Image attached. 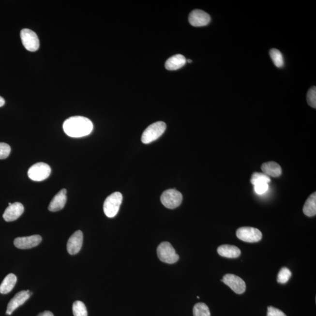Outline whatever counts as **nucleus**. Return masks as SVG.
Returning <instances> with one entry per match:
<instances>
[{
  "label": "nucleus",
  "instance_id": "obj_28",
  "mask_svg": "<svg viewBox=\"0 0 316 316\" xmlns=\"http://www.w3.org/2000/svg\"><path fill=\"white\" fill-rule=\"evenodd\" d=\"M267 316H286L281 310L272 306L268 307Z\"/></svg>",
  "mask_w": 316,
  "mask_h": 316
},
{
  "label": "nucleus",
  "instance_id": "obj_26",
  "mask_svg": "<svg viewBox=\"0 0 316 316\" xmlns=\"http://www.w3.org/2000/svg\"><path fill=\"white\" fill-rule=\"evenodd\" d=\"M307 102L308 105L313 108H316V88L315 86L309 89L307 94Z\"/></svg>",
  "mask_w": 316,
  "mask_h": 316
},
{
  "label": "nucleus",
  "instance_id": "obj_10",
  "mask_svg": "<svg viewBox=\"0 0 316 316\" xmlns=\"http://www.w3.org/2000/svg\"><path fill=\"white\" fill-rule=\"evenodd\" d=\"M237 294H242L246 289L245 282L241 278L233 274H226L222 280Z\"/></svg>",
  "mask_w": 316,
  "mask_h": 316
},
{
  "label": "nucleus",
  "instance_id": "obj_14",
  "mask_svg": "<svg viewBox=\"0 0 316 316\" xmlns=\"http://www.w3.org/2000/svg\"><path fill=\"white\" fill-rule=\"evenodd\" d=\"M83 241V234L82 231L78 230L75 231L70 237L67 243V250L71 255H75L79 253L82 248Z\"/></svg>",
  "mask_w": 316,
  "mask_h": 316
},
{
  "label": "nucleus",
  "instance_id": "obj_11",
  "mask_svg": "<svg viewBox=\"0 0 316 316\" xmlns=\"http://www.w3.org/2000/svg\"><path fill=\"white\" fill-rule=\"evenodd\" d=\"M32 293H30L29 290H22L15 295L8 303L6 311L7 315H12L15 310L18 308L19 306L23 305L25 302H26L30 296H31Z\"/></svg>",
  "mask_w": 316,
  "mask_h": 316
},
{
  "label": "nucleus",
  "instance_id": "obj_31",
  "mask_svg": "<svg viewBox=\"0 0 316 316\" xmlns=\"http://www.w3.org/2000/svg\"><path fill=\"white\" fill-rule=\"evenodd\" d=\"M186 61H188L189 63H191L192 61V60H186Z\"/></svg>",
  "mask_w": 316,
  "mask_h": 316
},
{
  "label": "nucleus",
  "instance_id": "obj_15",
  "mask_svg": "<svg viewBox=\"0 0 316 316\" xmlns=\"http://www.w3.org/2000/svg\"><path fill=\"white\" fill-rule=\"evenodd\" d=\"M24 211V206L21 203L15 202L11 204L5 209L3 214L4 219L7 222L17 220Z\"/></svg>",
  "mask_w": 316,
  "mask_h": 316
},
{
  "label": "nucleus",
  "instance_id": "obj_19",
  "mask_svg": "<svg viewBox=\"0 0 316 316\" xmlns=\"http://www.w3.org/2000/svg\"><path fill=\"white\" fill-rule=\"evenodd\" d=\"M261 169L263 173L269 177L278 178L282 175L281 166L275 162H268L262 164Z\"/></svg>",
  "mask_w": 316,
  "mask_h": 316
},
{
  "label": "nucleus",
  "instance_id": "obj_2",
  "mask_svg": "<svg viewBox=\"0 0 316 316\" xmlns=\"http://www.w3.org/2000/svg\"><path fill=\"white\" fill-rule=\"evenodd\" d=\"M166 125L162 121H158L152 124L144 131L141 137V141L144 144H148L156 140L166 130Z\"/></svg>",
  "mask_w": 316,
  "mask_h": 316
},
{
  "label": "nucleus",
  "instance_id": "obj_17",
  "mask_svg": "<svg viewBox=\"0 0 316 316\" xmlns=\"http://www.w3.org/2000/svg\"><path fill=\"white\" fill-rule=\"evenodd\" d=\"M217 253L220 256L228 258H236L241 255V251L236 246L223 245L217 249Z\"/></svg>",
  "mask_w": 316,
  "mask_h": 316
},
{
  "label": "nucleus",
  "instance_id": "obj_18",
  "mask_svg": "<svg viewBox=\"0 0 316 316\" xmlns=\"http://www.w3.org/2000/svg\"><path fill=\"white\" fill-rule=\"evenodd\" d=\"M186 59L182 55L177 54L170 57L166 61V68L168 71H176L185 65Z\"/></svg>",
  "mask_w": 316,
  "mask_h": 316
},
{
  "label": "nucleus",
  "instance_id": "obj_21",
  "mask_svg": "<svg viewBox=\"0 0 316 316\" xmlns=\"http://www.w3.org/2000/svg\"><path fill=\"white\" fill-rule=\"evenodd\" d=\"M303 211L306 216L308 217L315 216L316 214V194L310 196L304 204Z\"/></svg>",
  "mask_w": 316,
  "mask_h": 316
},
{
  "label": "nucleus",
  "instance_id": "obj_29",
  "mask_svg": "<svg viewBox=\"0 0 316 316\" xmlns=\"http://www.w3.org/2000/svg\"><path fill=\"white\" fill-rule=\"evenodd\" d=\"M37 316H54L52 312L49 311H45L40 313Z\"/></svg>",
  "mask_w": 316,
  "mask_h": 316
},
{
  "label": "nucleus",
  "instance_id": "obj_13",
  "mask_svg": "<svg viewBox=\"0 0 316 316\" xmlns=\"http://www.w3.org/2000/svg\"><path fill=\"white\" fill-rule=\"evenodd\" d=\"M42 242L40 235H33L29 237H18L15 240L14 244L15 247L21 250H27L38 246Z\"/></svg>",
  "mask_w": 316,
  "mask_h": 316
},
{
  "label": "nucleus",
  "instance_id": "obj_5",
  "mask_svg": "<svg viewBox=\"0 0 316 316\" xmlns=\"http://www.w3.org/2000/svg\"><path fill=\"white\" fill-rule=\"evenodd\" d=\"M51 173V169L48 165L44 162H38L33 165L28 171V175L33 181H40L46 180Z\"/></svg>",
  "mask_w": 316,
  "mask_h": 316
},
{
  "label": "nucleus",
  "instance_id": "obj_4",
  "mask_svg": "<svg viewBox=\"0 0 316 316\" xmlns=\"http://www.w3.org/2000/svg\"><path fill=\"white\" fill-rule=\"evenodd\" d=\"M157 255L162 262L169 264H175L180 259L174 248L168 242H163L159 244L157 248Z\"/></svg>",
  "mask_w": 316,
  "mask_h": 316
},
{
  "label": "nucleus",
  "instance_id": "obj_6",
  "mask_svg": "<svg viewBox=\"0 0 316 316\" xmlns=\"http://www.w3.org/2000/svg\"><path fill=\"white\" fill-rule=\"evenodd\" d=\"M182 195L175 189L166 190L163 192L161 197L162 205L169 209L178 208L182 202Z\"/></svg>",
  "mask_w": 316,
  "mask_h": 316
},
{
  "label": "nucleus",
  "instance_id": "obj_1",
  "mask_svg": "<svg viewBox=\"0 0 316 316\" xmlns=\"http://www.w3.org/2000/svg\"><path fill=\"white\" fill-rule=\"evenodd\" d=\"M63 128L69 136L80 138L89 135L93 131V123L88 118L82 116L70 117L63 123Z\"/></svg>",
  "mask_w": 316,
  "mask_h": 316
},
{
  "label": "nucleus",
  "instance_id": "obj_3",
  "mask_svg": "<svg viewBox=\"0 0 316 316\" xmlns=\"http://www.w3.org/2000/svg\"><path fill=\"white\" fill-rule=\"evenodd\" d=\"M122 201V195L121 193L114 192L106 198L103 209L105 216L113 218L116 216L121 206Z\"/></svg>",
  "mask_w": 316,
  "mask_h": 316
},
{
  "label": "nucleus",
  "instance_id": "obj_8",
  "mask_svg": "<svg viewBox=\"0 0 316 316\" xmlns=\"http://www.w3.org/2000/svg\"><path fill=\"white\" fill-rule=\"evenodd\" d=\"M21 39L25 48L30 52H35L40 47V41L33 30L23 29L21 31Z\"/></svg>",
  "mask_w": 316,
  "mask_h": 316
},
{
  "label": "nucleus",
  "instance_id": "obj_22",
  "mask_svg": "<svg viewBox=\"0 0 316 316\" xmlns=\"http://www.w3.org/2000/svg\"><path fill=\"white\" fill-rule=\"evenodd\" d=\"M270 57L274 64L279 68H282L284 65L283 56L281 52L277 49H271L270 52Z\"/></svg>",
  "mask_w": 316,
  "mask_h": 316
},
{
  "label": "nucleus",
  "instance_id": "obj_23",
  "mask_svg": "<svg viewBox=\"0 0 316 316\" xmlns=\"http://www.w3.org/2000/svg\"><path fill=\"white\" fill-rule=\"evenodd\" d=\"M72 310L74 316H88V310L82 301H75L73 304Z\"/></svg>",
  "mask_w": 316,
  "mask_h": 316
},
{
  "label": "nucleus",
  "instance_id": "obj_32",
  "mask_svg": "<svg viewBox=\"0 0 316 316\" xmlns=\"http://www.w3.org/2000/svg\"><path fill=\"white\" fill-rule=\"evenodd\" d=\"M8 205H9V206H10V205H11V203H8Z\"/></svg>",
  "mask_w": 316,
  "mask_h": 316
},
{
  "label": "nucleus",
  "instance_id": "obj_9",
  "mask_svg": "<svg viewBox=\"0 0 316 316\" xmlns=\"http://www.w3.org/2000/svg\"><path fill=\"white\" fill-rule=\"evenodd\" d=\"M271 179L269 176L264 173H254L252 176L251 182L253 184L254 190L257 194L261 195L264 194L269 188L268 183H270Z\"/></svg>",
  "mask_w": 316,
  "mask_h": 316
},
{
  "label": "nucleus",
  "instance_id": "obj_7",
  "mask_svg": "<svg viewBox=\"0 0 316 316\" xmlns=\"http://www.w3.org/2000/svg\"><path fill=\"white\" fill-rule=\"evenodd\" d=\"M236 234L238 239L250 243L258 242L262 237L261 231L250 226H244L238 229Z\"/></svg>",
  "mask_w": 316,
  "mask_h": 316
},
{
  "label": "nucleus",
  "instance_id": "obj_16",
  "mask_svg": "<svg viewBox=\"0 0 316 316\" xmlns=\"http://www.w3.org/2000/svg\"><path fill=\"white\" fill-rule=\"evenodd\" d=\"M66 194L67 191L65 189H61L60 192L58 193L49 204V211L56 212L60 211L63 209L67 201Z\"/></svg>",
  "mask_w": 316,
  "mask_h": 316
},
{
  "label": "nucleus",
  "instance_id": "obj_25",
  "mask_svg": "<svg viewBox=\"0 0 316 316\" xmlns=\"http://www.w3.org/2000/svg\"><path fill=\"white\" fill-rule=\"evenodd\" d=\"M291 275V271L288 269V268L286 267L282 268L280 271H279L277 281L280 284H286L289 280Z\"/></svg>",
  "mask_w": 316,
  "mask_h": 316
},
{
  "label": "nucleus",
  "instance_id": "obj_20",
  "mask_svg": "<svg viewBox=\"0 0 316 316\" xmlns=\"http://www.w3.org/2000/svg\"><path fill=\"white\" fill-rule=\"evenodd\" d=\"M16 282H17V278L15 274H8L0 285V293L4 295L10 293L15 287Z\"/></svg>",
  "mask_w": 316,
  "mask_h": 316
},
{
  "label": "nucleus",
  "instance_id": "obj_12",
  "mask_svg": "<svg viewBox=\"0 0 316 316\" xmlns=\"http://www.w3.org/2000/svg\"><path fill=\"white\" fill-rule=\"evenodd\" d=\"M211 19L209 14L200 10L192 11L189 16L190 24L196 27L206 26L210 23Z\"/></svg>",
  "mask_w": 316,
  "mask_h": 316
},
{
  "label": "nucleus",
  "instance_id": "obj_27",
  "mask_svg": "<svg viewBox=\"0 0 316 316\" xmlns=\"http://www.w3.org/2000/svg\"><path fill=\"white\" fill-rule=\"evenodd\" d=\"M11 152L9 145L3 142H0V159H4L8 157Z\"/></svg>",
  "mask_w": 316,
  "mask_h": 316
},
{
  "label": "nucleus",
  "instance_id": "obj_24",
  "mask_svg": "<svg viewBox=\"0 0 316 316\" xmlns=\"http://www.w3.org/2000/svg\"><path fill=\"white\" fill-rule=\"evenodd\" d=\"M194 316H211V312L205 303L196 304L193 310Z\"/></svg>",
  "mask_w": 316,
  "mask_h": 316
},
{
  "label": "nucleus",
  "instance_id": "obj_30",
  "mask_svg": "<svg viewBox=\"0 0 316 316\" xmlns=\"http://www.w3.org/2000/svg\"><path fill=\"white\" fill-rule=\"evenodd\" d=\"M5 105V100L2 97L0 96V107H2Z\"/></svg>",
  "mask_w": 316,
  "mask_h": 316
}]
</instances>
